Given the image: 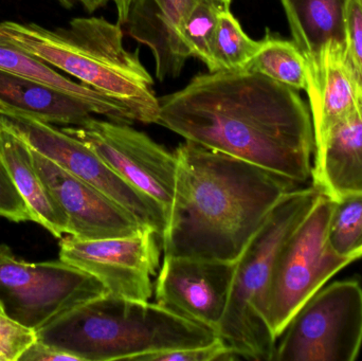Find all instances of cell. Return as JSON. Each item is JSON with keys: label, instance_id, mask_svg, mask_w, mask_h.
I'll use <instances>...</instances> for the list:
<instances>
[{"label": "cell", "instance_id": "obj_1", "mask_svg": "<svg viewBox=\"0 0 362 361\" xmlns=\"http://www.w3.org/2000/svg\"><path fill=\"white\" fill-rule=\"evenodd\" d=\"M157 124L297 184L312 178L314 124L298 90L248 70L195 76L158 97Z\"/></svg>", "mask_w": 362, "mask_h": 361}, {"label": "cell", "instance_id": "obj_2", "mask_svg": "<svg viewBox=\"0 0 362 361\" xmlns=\"http://www.w3.org/2000/svg\"><path fill=\"white\" fill-rule=\"evenodd\" d=\"M165 256L236 262L274 206L297 182L192 141L176 148Z\"/></svg>", "mask_w": 362, "mask_h": 361}, {"label": "cell", "instance_id": "obj_3", "mask_svg": "<svg viewBox=\"0 0 362 361\" xmlns=\"http://www.w3.org/2000/svg\"><path fill=\"white\" fill-rule=\"evenodd\" d=\"M0 35L45 63L129 107L136 122L158 120L152 76L138 53L123 44L121 25L104 18H74L68 29L50 31L35 23H0Z\"/></svg>", "mask_w": 362, "mask_h": 361}, {"label": "cell", "instance_id": "obj_4", "mask_svg": "<svg viewBox=\"0 0 362 361\" xmlns=\"http://www.w3.org/2000/svg\"><path fill=\"white\" fill-rule=\"evenodd\" d=\"M36 337L78 361H139L150 354L209 345L218 335L158 303L107 292L59 316Z\"/></svg>", "mask_w": 362, "mask_h": 361}, {"label": "cell", "instance_id": "obj_5", "mask_svg": "<svg viewBox=\"0 0 362 361\" xmlns=\"http://www.w3.org/2000/svg\"><path fill=\"white\" fill-rule=\"evenodd\" d=\"M320 195L314 186L286 193L235 262L227 309L217 335L240 360L274 361L276 339L265 320L272 269L281 248Z\"/></svg>", "mask_w": 362, "mask_h": 361}, {"label": "cell", "instance_id": "obj_6", "mask_svg": "<svg viewBox=\"0 0 362 361\" xmlns=\"http://www.w3.org/2000/svg\"><path fill=\"white\" fill-rule=\"evenodd\" d=\"M334 201L321 194L281 248L266 297L265 320L278 341L297 312L351 264L329 247L327 227Z\"/></svg>", "mask_w": 362, "mask_h": 361}, {"label": "cell", "instance_id": "obj_7", "mask_svg": "<svg viewBox=\"0 0 362 361\" xmlns=\"http://www.w3.org/2000/svg\"><path fill=\"white\" fill-rule=\"evenodd\" d=\"M86 271L61 259L29 263L0 244V305L11 319L40 331L70 309L107 294Z\"/></svg>", "mask_w": 362, "mask_h": 361}, {"label": "cell", "instance_id": "obj_8", "mask_svg": "<svg viewBox=\"0 0 362 361\" xmlns=\"http://www.w3.org/2000/svg\"><path fill=\"white\" fill-rule=\"evenodd\" d=\"M362 347V286L344 280L322 288L287 324L274 361H354Z\"/></svg>", "mask_w": 362, "mask_h": 361}, {"label": "cell", "instance_id": "obj_9", "mask_svg": "<svg viewBox=\"0 0 362 361\" xmlns=\"http://www.w3.org/2000/svg\"><path fill=\"white\" fill-rule=\"evenodd\" d=\"M0 124L68 173L84 180L131 212L146 228L163 237L168 214L158 203L127 184L91 148L52 124L0 110Z\"/></svg>", "mask_w": 362, "mask_h": 361}, {"label": "cell", "instance_id": "obj_10", "mask_svg": "<svg viewBox=\"0 0 362 361\" xmlns=\"http://www.w3.org/2000/svg\"><path fill=\"white\" fill-rule=\"evenodd\" d=\"M62 131L86 144L127 184L169 214L175 189V154L124 123L93 118L82 126Z\"/></svg>", "mask_w": 362, "mask_h": 361}, {"label": "cell", "instance_id": "obj_11", "mask_svg": "<svg viewBox=\"0 0 362 361\" xmlns=\"http://www.w3.org/2000/svg\"><path fill=\"white\" fill-rule=\"evenodd\" d=\"M161 237L152 229L127 237L102 239L62 237L59 259L99 280L108 294L148 301L153 277L160 266Z\"/></svg>", "mask_w": 362, "mask_h": 361}, {"label": "cell", "instance_id": "obj_12", "mask_svg": "<svg viewBox=\"0 0 362 361\" xmlns=\"http://www.w3.org/2000/svg\"><path fill=\"white\" fill-rule=\"evenodd\" d=\"M235 262L165 256L156 303L217 333L225 315Z\"/></svg>", "mask_w": 362, "mask_h": 361}, {"label": "cell", "instance_id": "obj_13", "mask_svg": "<svg viewBox=\"0 0 362 361\" xmlns=\"http://www.w3.org/2000/svg\"><path fill=\"white\" fill-rule=\"evenodd\" d=\"M32 154L45 186L67 218V235L80 239H112L148 229L95 187L68 173L33 148Z\"/></svg>", "mask_w": 362, "mask_h": 361}, {"label": "cell", "instance_id": "obj_14", "mask_svg": "<svg viewBox=\"0 0 362 361\" xmlns=\"http://www.w3.org/2000/svg\"><path fill=\"white\" fill-rule=\"evenodd\" d=\"M308 63L315 146L350 116L362 101V84L349 59L346 42L329 40Z\"/></svg>", "mask_w": 362, "mask_h": 361}, {"label": "cell", "instance_id": "obj_15", "mask_svg": "<svg viewBox=\"0 0 362 361\" xmlns=\"http://www.w3.org/2000/svg\"><path fill=\"white\" fill-rule=\"evenodd\" d=\"M199 0H134L122 27L152 51L159 81L180 76L189 59L180 38L181 25Z\"/></svg>", "mask_w": 362, "mask_h": 361}, {"label": "cell", "instance_id": "obj_16", "mask_svg": "<svg viewBox=\"0 0 362 361\" xmlns=\"http://www.w3.org/2000/svg\"><path fill=\"white\" fill-rule=\"evenodd\" d=\"M312 178L313 186L333 201L362 192V101L317 142Z\"/></svg>", "mask_w": 362, "mask_h": 361}, {"label": "cell", "instance_id": "obj_17", "mask_svg": "<svg viewBox=\"0 0 362 361\" xmlns=\"http://www.w3.org/2000/svg\"><path fill=\"white\" fill-rule=\"evenodd\" d=\"M0 110L68 126H82L95 114L80 99L4 70H0Z\"/></svg>", "mask_w": 362, "mask_h": 361}, {"label": "cell", "instance_id": "obj_18", "mask_svg": "<svg viewBox=\"0 0 362 361\" xmlns=\"http://www.w3.org/2000/svg\"><path fill=\"white\" fill-rule=\"evenodd\" d=\"M0 158L13 184L33 214L34 223L53 237L67 235V218L55 203L34 165L32 148L16 134L0 124Z\"/></svg>", "mask_w": 362, "mask_h": 361}, {"label": "cell", "instance_id": "obj_19", "mask_svg": "<svg viewBox=\"0 0 362 361\" xmlns=\"http://www.w3.org/2000/svg\"><path fill=\"white\" fill-rule=\"evenodd\" d=\"M0 70L21 78H30L54 87L67 95L85 102L95 114L105 117L112 122L132 124L136 122L132 110L120 102L115 101L103 93L76 83L52 69L50 65L30 54L27 51L8 42L0 35Z\"/></svg>", "mask_w": 362, "mask_h": 361}, {"label": "cell", "instance_id": "obj_20", "mask_svg": "<svg viewBox=\"0 0 362 361\" xmlns=\"http://www.w3.org/2000/svg\"><path fill=\"white\" fill-rule=\"evenodd\" d=\"M297 45L305 59L329 40L346 42V0H281Z\"/></svg>", "mask_w": 362, "mask_h": 361}, {"label": "cell", "instance_id": "obj_21", "mask_svg": "<svg viewBox=\"0 0 362 361\" xmlns=\"http://www.w3.org/2000/svg\"><path fill=\"white\" fill-rule=\"evenodd\" d=\"M259 42V48L245 70L263 74L296 90H308V63L297 45L269 30Z\"/></svg>", "mask_w": 362, "mask_h": 361}, {"label": "cell", "instance_id": "obj_22", "mask_svg": "<svg viewBox=\"0 0 362 361\" xmlns=\"http://www.w3.org/2000/svg\"><path fill=\"white\" fill-rule=\"evenodd\" d=\"M259 40H253L245 33L238 19L226 6L221 11L211 46L209 71L245 69L259 48Z\"/></svg>", "mask_w": 362, "mask_h": 361}, {"label": "cell", "instance_id": "obj_23", "mask_svg": "<svg viewBox=\"0 0 362 361\" xmlns=\"http://www.w3.org/2000/svg\"><path fill=\"white\" fill-rule=\"evenodd\" d=\"M327 242L340 258L351 263L362 259V192L334 201Z\"/></svg>", "mask_w": 362, "mask_h": 361}, {"label": "cell", "instance_id": "obj_24", "mask_svg": "<svg viewBox=\"0 0 362 361\" xmlns=\"http://www.w3.org/2000/svg\"><path fill=\"white\" fill-rule=\"evenodd\" d=\"M231 4L199 0L181 25L180 38L189 57H197L210 69L211 46L221 11Z\"/></svg>", "mask_w": 362, "mask_h": 361}, {"label": "cell", "instance_id": "obj_25", "mask_svg": "<svg viewBox=\"0 0 362 361\" xmlns=\"http://www.w3.org/2000/svg\"><path fill=\"white\" fill-rule=\"evenodd\" d=\"M240 360L238 354L221 337L209 345L144 356L139 361H229Z\"/></svg>", "mask_w": 362, "mask_h": 361}, {"label": "cell", "instance_id": "obj_26", "mask_svg": "<svg viewBox=\"0 0 362 361\" xmlns=\"http://www.w3.org/2000/svg\"><path fill=\"white\" fill-rule=\"evenodd\" d=\"M36 339L35 331L0 312V361H19Z\"/></svg>", "mask_w": 362, "mask_h": 361}, {"label": "cell", "instance_id": "obj_27", "mask_svg": "<svg viewBox=\"0 0 362 361\" xmlns=\"http://www.w3.org/2000/svg\"><path fill=\"white\" fill-rule=\"evenodd\" d=\"M0 216L15 223L34 222L33 214L13 184L0 158Z\"/></svg>", "mask_w": 362, "mask_h": 361}, {"label": "cell", "instance_id": "obj_28", "mask_svg": "<svg viewBox=\"0 0 362 361\" xmlns=\"http://www.w3.org/2000/svg\"><path fill=\"white\" fill-rule=\"evenodd\" d=\"M346 48L362 84V1L346 0Z\"/></svg>", "mask_w": 362, "mask_h": 361}, {"label": "cell", "instance_id": "obj_29", "mask_svg": "<svg viewBox=\"0 0 362 361\" xmlns=\"http://www.w3.org/2000/svg\"><path fill=\"white\" fill-rule=\"evenodd\" d=\"M19 361H78V358L36 339Z\"/></svg>", "mask_w": 362, "mask_h": 361}, {"label": "cell", "instance_id": "obj_30", "mask_svg": "<svg viewBox=\"0 0 362 361\" xmlns=\"http://www.w3.org/2000/svg\"><path fill=\"white\" fill-rule=\"evenodd\" d=\"M117 6V14H118V25H123L127 21L129 15V8L134 0H114Z\"/></svg>", "mask_w": 362, "mask_h": 361}, {"label": "cell", "instance_id": "obj_31", "mask_svg": "<svg viewBox=\"0 0 362 361\" xmlns=\"http://www.w3.org/2000/svg\"><path fill=\"white\" fill-rule=\"evenodd\" d=\"M88 12H93L101 6H105L110 0H78Z\"/></svg>", "mask_w": 362, "mask_h": 361}, {"label": "cell", "instance_id": "obj_32", "mask_svg": "<svg viewBox=\"0 0 362 361\" xmlns=\"http://www.w3.org/2000/svg\"><path fill=\"white\" fill-rule=\"evenodd\" d=\"M213 1L218 2V4H231L232 0H213Z\"/></svg>", "mask_w": 362, "mask_h": 361}, {"label": "cell", "instance_id": "obj_33", "mask_svg": "<svg viewBox=\"0 0 362 361\" xmlns=\"http://www.w3.org/2000/svg\"><path fill=\"white\" fill-rule=\"evenodd\" d=\"M0 312H4V311H2L1 305H0Z\"/></svg>", "mask_w": 362, "mask_h": 361}, {"label": "cell", "instance_id": "obj_34", "mask_svg": "<svg viewBox=\"0 0 362 361\" xmlns=\"http://www.w3.org/2000/svg\"><path fill=\"white\" fill-rule=\"evenodd\" d=\"M361 1H362V0H361Z\"/></svg>", "mask_w": 362, "mask_h": 361}]
</instances>
